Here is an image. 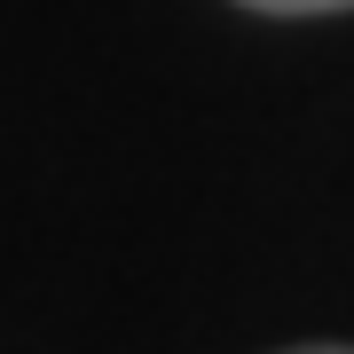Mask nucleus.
Returning a JSON list of instances; mask_svg holds the SVG:
<instances>
[{
  "instance_id": "f257e3e1",
  "label": "nucleus",
  "mask_w": 354,
  "mask_h": 354,
  "mask_svg": "<svg viewBox=\"0 0 354 354\" xmlns=\"http://www.w3.org/2000/svg\"><path fill=\"white\" fill-rule=\"evenodd\" d=\"M244 8H260V16H339L354 0H244Z\"/></svg>"
},
{
  "instance_id": "f03ea898",
  "label": "nucleus",
  "mask_w": 354,
  "mask_h": 354,
  "mask_svg": "<svg viewBox=\"0 0 354 354\" xmlns=\"http://www.w3.org/2000/svg\"><path fill=\"white\" fill-rule=\"evenodd\" d=\"M291 354H354V346H291Z\"/></svg>"
}]
</instances>
